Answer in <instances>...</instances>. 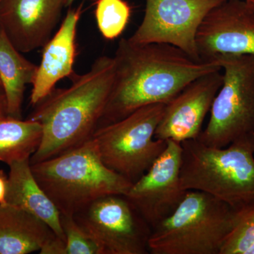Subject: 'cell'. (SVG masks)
Segmentation results:
<instances>
[{
  "mask_svg": "<svg viewBox=\"0 0 254 254\" xmlns=\"http://www.w3.org/2000/svg\"><path fill=\"white\" fill-rule=\"evenodd\" d=\"M113 88L98 128L147 105L167 104L197 78L222 70L218 61H197L166 44L119 42Z\"/></svg>",
  "mask_w": 254,
  "mask_h": 254,
  "instance_id": "1",
  "label": "cell"
},
{
  "mask_svg": "<svg viewBox=\"0 0 254 254\" xmlns=\"http://www.w3.org/2000/svg\"><path fill=\"white\" fill-rule=\"evenodd\" d=\"M114 76L113 57H100L88 72L73 73L71 86L55 88L35 106L29 120L41 125L43 138L31 164L58 156L91 139L109 99Z\"/></svg>",
  "mask_w": 254,
  "mask_h": 254,
  "instance_id": "2",
  "label": "cell"
},
{
  "mask_svg": "<svg viewBox=\"0 0 254 254\" xmlns=\"http://www.w3.org/2000/svg\"><path fill=\"white\" fill-rule=\"evenodd\" d=\"M31 167L40 186L65 215L73 216L103 197L125 195L132 185L105 165L93 137Z\"/></svg>",
  "mask_w": 254,
  "mask_h": 254,
  "instance_id": "3",
  "label": "cell"
},
{
  "mask_svg": "<svg viewBox=\"0 0 254 254\" xmlns=\"http://www.w3.org/2000/svg\"><path fill=\"white\" fill-rule=\"evenodd\" d=\"M181 145L184 190L205 192L234 209L254 203V132L223 148L198 139Z\"/></svg>",
  "mask_w": 254,
  "mask_h": 254,
  "instance_id": "4",
  "label": "cell"
},
{
  "mask_svg": "<svg viewBox=\"0 0 254 254\" xmlns=\"http://www.w3.org/2000/svg\"><path fill=\"white\" fill-rule=\"evenodd\" d=\"M236 209L200 190H188L176 210L152 230V254H220Z\"/></svg>",
  "mask_w": 254,
  "mask_h": 254,
  "instance_id": "5",
  "label": "cell"
},
{
  "mask_svg": "<svg viewBox=\"0 0 254 254\" xmlns=\"http://www.w3.org/2000/svg\"><path fill=\"white\" fill-rule=\"evenodd\" d=\"M165 107L164 103L147 105L93 133L103 163L132 184L166 148L167 141L155 138Z\"/></svg>",
  "mask_w": 254,
  "mask_h": 254,
  "instance_id": "6",
  "label": "cell"
},
{
  "mask_svg": "<svg viewBox=\"0 0 254 254\" xmlns=\"http://www.w3.org/2000/svg\"><path fill=\"white\" fill-rule=\"evenodd\" d=\"M215 60L223 70V82L208 125L196 139L223 148L254 132V55H222Z\"/></svg>",
  "mask_w": 254,
  "mask_h": 254,
  "instance_id": "7",
  "label": "cell"
},
{
  "mask_svg": "<svg viewBox=\"0 0 254 254\" xmlns=\"http://www.w3.org/2000/svg\"><path fill=\"white\" fill-rule=\"evenodd\" d=\"M100 254H145L152 229L125 195L95 200L73 215Z\"/></svg>",
  "mask_w": 254,
  "mask_h": 254,
  "instance_id": "8",
  "label": "cell"
},
{
  "mask_svg": "<svg viewBox=\"0 0 254 254\" xmlns=\"http://www.w3.org/2000/svg\"><path fill=\"white\" fill-rule=\"evenodd\" d=\"M225 0H145L143 21L128 41L166 44L201 61L196 36L206 15Z\"/></svg>",
  "mask_w": 254,
  "mask_h": 254,
  "instance_id": "9",
  "label": "cell"
},
{
  "mask_svg": "<svg viewBox=\"0 0 254 254\" xmlns=\"http://www.w3.org/2000/svg\"><path fill=\"white\" fill-rule=\"evenodd\" d=\"M182 154L181 143L168 140L163 153L125 195L152 230L176 210L186 193L180 180Z\"/></svg>",
  "mask_w": 254,
  "mask_h": 254,
  "instance_id": "10",
  "label": "cell"
},
{
  "mask_svg": "<svg viewBox=\"0 0 254 254\" xmlns=\"http://www.w3.org/2000/svg\"><path fill=\"white\" fill-rule=\"evenodd\" d=\"M201 61L254 55V11L246 0H225L206 15L196 36Z\"/></svg>",
  "mask_w": 254,
  "mask_h": 254,
  "instance_id": "11",
  "label": "cell"
},
{
  "mask_svg": "<svg viewBox=\"0 0 254 254\" xmlns=\"http://www.w3.org/2000/svg\"><path fill=\"white\" fill-rule=\"evenodd\" d=\"M222 70L197 78L165 104L155 133L156 139L182 142L196 139L223 82Z\"/></svg>",
  "mask_w": 254,
  "mask_h": 254,
  "instance_id": "12",
  "label": "cell"
},
{
  "mask_svg": "<svg viewBox=\"0 0 254 254\" xmlns=\"http://www.w3.org/2000/svg\"><path fill=\"white\" fill-rule=\"evenodd\" d=\"M64 6V0H3L1 28L20 53H30L50 41Z\"/></svg>",
  "mask_w": 254,
  "mask_h": 254,
  "instance_id": "13",
  "label": "cell"
},
{
  "mask_svg": "<svg viewBox=\"0 0 254 254\" xmlns=\"http://www.w3.org/2000/svg\"><path fill=\"white\" fill-rule=\"evenodd\" d=\"M82 13V4L68 10L58 31L43 47L41 64L32 84L30 103L33 106L46 98L58 81L74 73L76 31Z\"/></svg>",
  "mask_w": 254,
  "mask_h": 254,
  "instance_id": "14",
  "label": "cell"
},
{
  "mask_svg": "<svg viewBox=\"0 0 254 254\" xmlns=\"http://www.w3.org/2000/svg\"><path fill=\"white\" fill-rule=\"evenodd\" d=\"M6 203L23 209L48 224L66 242L60 222V213L32 173L30 159L9 165Z\"/></svg>",
  "mask_w": 254,
  "mask_h": 254,
  "instance_id": "15",
  "label": "cell"
},
{
  "mask_svg": "<svg viewBox=\"0 0 254 254\" xmlns=\"http://www.w3.org/2000/svg\"><path fill=\"white\" fill-rule=\"evenodd\" d=\"M56 236L48 224L33 214L6 203L0 205V254L40 252Z\"/></svg>",
  "mask_w": 254,
  "mask_h": 254,
  "instance_id": "16",
  "label": "cell"
},
{
  "mask_svg": "<svg viewBox=\"0 0 254 254\" xmlns=\"http://www.w3.org/2000/svg\"><path fill=\"white\" fill-rule=\"evenodd\" d=\"M38 66L26 60L0 31V81L6 100V115L21 119L23 95L33 84Z\"/></svg>",
  "mask_w": 254,
  "mask_h": 254,
  "instance_id": "17",
  "label": "cell"
},
{
  "mask_svg": "<svg viewBox=\"0 0 254 254\" xmlns=\"http://www.w3.org/2000/svg\"><path fill=\"white\" fill-rule=\"evenodd\" d=\"M43 128L33 120L0 118V162L10 165L31 159L41 145Z\"/></svg>",
  "mask_w": 254,
  "mask_h": 254,
  "instance_id": "18",
  "label": "cell"
},
{
  "mask_svg": "<svg viewBox=\"0 0 254 254\" xmlns=\"http://www.w3.org/2000/svg\"><path fill=\"white\" fill-rule=\"evenodd\" d=\"M95 14L102 36L112 41L125 31L131 9L125 0H97Z\"/></svg>",
  "mask_w": 254,
  "mask_h": 254,
  "instance_id": "19",
  "label": "cell"
},
{
  "mask_svg": "<svg viewBox=\"0 0 254 254\" xmlns=\"http://www.w3.org/2000/svg\"><path fill=\"white\" fill-rule=\"evenodd\" d=\"M254 245V203L236 209V218L220 254H248Z\"/></svg>",
  "mask_w": 254,
  "mask_h": 254,
  "instance_id": "20",
  "label": "cell"
},
{
  "mask_svg": "<svg viewBox=\"0 0 254 254\" xmlns=\"http://www.w3.org/2000/svg\"><path fill=\"white\" fill-rule=\"evenodd\" d=\"M60 222L66 239V254H100L98 247L73 216L60 214Z\"/></svg>",
  "mask_w": 254,
  "mask_h": 254,
  "instance_id": "21",
  "label": "cell"
},
{
  "mask_svg": "<svg viewBox=\"0 0 254 254\" xmlns=\"http://www.w3.org/2000/svg\"><path fill=\"white\" fill-rule=\"evenodd\" d=\"M41 254H66V242L56 236L50 240L41 250Z\"/></svg>",
  "mask_w": 254,
  "mask_h": 254,
  "instance_id": "22",
  "label": "cell"
},
{
  "mask_svg": "<svg viewBox=\"0 0 254 254\" xmlns=\"http://www.w3.org/2000/svg\"><path fill=\"white\" fill-rule=\"evenodd\" d=\"M7 187L8 177L2 170H0V205L6 203Z\"/></svg>",
  "mask_w": 254,
  "mask_h": 254,
  "instance_id": "23",
  "label": "cell"
},
{
  "mask_svg": "<svg viewBox=\"0 0 254 254\" xmlns=\"http://www.w3.org/2000/svg\"><path fill=\"white\" fill-rule=\"evenodd\" d=\"M4 116H6V100H5L4 91L0 90V118Z\"/></svg>",
  "mask_w": 254,
  "mask_h": 254,
  "instance_id": "24",
  "label": "cell"
},
{
  "mask_svg": "<svg viewBox=\"0 0 254 254\" xmlns=\"http://www.w3.org/2000/svg\"><path fill=\"white\" fill-rule=\"evenodd\" d=\"M75 0H64V6H70V5L72 4V3Z\"/></svg>",
  "mask_w": 254,
  "mask_h": 254,
  "instance_id": "25",
  "label": "cell"
},
{
  "mask_svg": "<svg viewBox=\"0 0 254 254\" xmlns=\"http://www.w3.org/2000/svg\"><path fill=\"white\" fill-rule=\"evenodd\" d=\"M248 4L250 5V7L254 11V0H246Z\"/></svg>",
  "mask_w": 254,
  "mask_h": 254,
  "instance_id": "26",
  "label": "cell"
},
{
  "mask_svg": "<svg viewBox=\"0 0 254 254\" xmlns=\"http://www.w3.org/2000/svg\"><path fill=\"white\" fill-rule=\"evenodd\" d=\"M248 254H254V245L252 246V248L249 251Z\"/></svg>",
  "mask_w": 254,
  "mask_h": 254,
  "instance_id": "27",
  "label": "cell"
},
{
  "mask_svg": "<svg viewBox=\"0 0 254 254\" xmlns=\"http://www.w3.org/2000/svg\"><path fill=\"white\" fill-rule=\"evenodd\" d=\"M2 1L3 0H0V7H1V2H2ZM1 24H0V31H1Z\"/></svg>",
  "mask_w": 254,
  "mask_h": 254,
  "instance_id": "28",
  "label": "cell"
},
{
  "mask_svg": "<svg viewBox=\"0 0 254 254\" xmlns=\"http://www.w3.org/2000/svg\"><path fill=\"white\" fill-rule=\"evenodd\" d=\"M0 87H1V81H0Z\"/></svg>",
  "mask_w": 254,
  "mask_h": 254,
  "instance_id": "29",
  "label": "cell"
}]
</instances>
